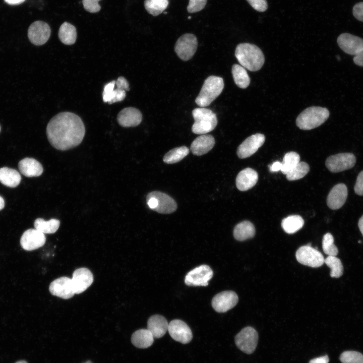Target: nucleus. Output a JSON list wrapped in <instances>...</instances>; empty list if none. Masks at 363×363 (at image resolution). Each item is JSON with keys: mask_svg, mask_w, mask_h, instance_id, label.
Returning a JSON list of instances; mask_svg holds the SVG:
<instances>
[{"mask_svg": "<svg viewBox=\"0 0 363 363\" xmlns=\"http://www.w3.org/2000/svg\"><path fill=\"white\" fill-rule=\"evenodd\" d=\"M337 43L343 51L350 55H355L363 49V39L347 33L340 35Z\"/></svg>", "mask_w": 363, "mask_h": 363, "instance_id": "nucleus-17", "label": "nucleus"}, {"mask_svg": "<svg viewBox=\"0 0 363 363\" xmlns=\"http://www.w3.org/2000/svg\"><path fill=\"white\" fill-rule=\"evenodd\" d=\"M5 207V201L4 199L0 196V210L3 209Z\"/></svg>", "mask_w": 363, "mask_h": 363, "instance_id": "nucleus-52", "label": "nucleus"}, {"mask_svg": "<svg viewBox=\"0 0 363 363\" xmlns=\"http://www.w3.org/2000/svg\"><path fill=\"white\" fill-rule=\"evenodd\" d=\"M353 62L357 66L363 67V49L354 56Z\"/></svg>", "mask_w": 363, "mask_h": 363, "instance_id": "nucleus-48", "label": "nucleus"}, {"mask_svg": "<svg viewBox=\"0 0 363 363\" xmlns=\"http://www.w3.org/2000/svg\"><path fill=\"white\" fill-rule=\"evenodd\" d=\"M168 331L174 340L183 344L190 342L193 338L190 327L180 320H173L168 323Z\"/></svg>", "mask_w": 363, "mask_h": 363, "instance_id": "nucleus-14", "label": "nucleus"}, {"mask_svg": "<svg viewBox=\"0 0 363 363\" xmlns=\"http://www.w3.org/2000/svg\"><path fill=\"white\" fill-rule=\"evenodd\" d=\"M197 46L198 41L196 36L191 33H186L177 39L174 50L181 59L187 61L193 56Z\"/></svg>", "mask_w": 363, "mask_h": 363, "instance_id": "nucleus-7", "label": "nucleus"}, {"mask_svg": "<svg viewBox=\"0 0 363 363\" xmlns=\"http://www.w3.org/2000/svg\"><path fill=\"white\" fill-rule=\"evenodd\" d=\"M116 88L124 90L125 91H129V84L127 80L123 76L119 77L115 83Z\"/></svg>", "mask_w": 363, "mask_h": 363, "instance_id": "nucleus-46", "label": "nucleus"}, {"mask_svg": "<svg viewBox=\"0 0 363 363\" xmlns=\"http://www.w3.org/2000/svg\"><path fill=\"white\" fill-rule=\"evenodd\" d=\"M46 240L44 233L34 228L26 230L21 236L20 245L26 251H33L42 247Z\"/></svg>", "mask_w": 363, "mask_h": 363, "instance_id": "nucleus-15", "label": "nucleus"}, {"mask_svg": "<svg viewBox=\"0 0 363 363\" xmlns=\"http://www.w3.org/2000/svg\"><path fill=\"white\" fill-rule=\"evenodd\" d=\"M142 119V115L140 111L132 107L123 109L117 116L118 123L123 127H136L141 123Z\"/></svg>", "mask_w": 363, "mask_h": 363, "instance_id": "nucleus-20", "label": "nucleus"}, {"mask_svg": "<svg viewBox=\"0 0 363 363\" xmlns=\"http://www.w3.org/2000/svg\"><path fill=\"white\" fill-rule=\"evenodd\" d=\"M223 88L222 78L215 76L208 77L205 80L195 102L201 107L208 106L221 94Z\"/></svg>", "mask_w": 363, "mask_h": 363, "instance_id": "nucleus-4", "label": "nucleus"}, {"mask_svg": "<svg viewBox=\"0 0 363 363\" xmlns=\"http://www.w3.org/2000/svg\"><path fill=\"white\" fill-rule=\"evenodd\" d=\"M269 167L270 171L272 172L278 171L281 169L282 162L276 161L271 165H269Z\"/></svg>", "mask_w": 363, "mask_h": 363, "instance_id": "nucleus-49", "label": "nucleus"}, {"mask_svg": "<svg viewBox=\"0 0 363 363\" xmlns=\"http://www.w3.org/2000/svg\"><path fill=\"white\" fill-rule=\"evenodd\" d=\"M322 248L324 252L328 256H336L338 250L334 244V238L330 233L324 234L322 240Z\"/></svg>", "mask_w": 363, "mask_h": 363, "instance_id": "nucleus-39", "label": "nucleus"}, {"mask_svg": "<svg viewBox=\"0 0 363 363\" xmlns=\"http://www.w3.org/2000/svg\"><path fill=\"white\" fill-rule=\"evenodd\" d=\"M51 30L46 23L37 21L29 27L28 36L32 43L35 45H41L45 43L50 36Z\"/></svg>", "mask_w": 363, "mask_h": 363, "instance_id": "nucleus-11", "label": "nucleus"}, {"mask_svg": "<svg viewBox=\"0 0 363 363\" xmlns=\"http://www.w3.org/2000/svg\"><path fill=\"white\" fill-rule=\"evenodd\" d=\"M213 275L211 268L206 265L196 267L186 276L185 282L188 286H203L208 284V281Z\"/></svg>", "mask_w": 363, "mask_h": 363, "instance_id": "nucleus-10", "label": "nucleus"}, {"mask_svg": "<svg viewBox=\"0 0 363 363\" xmlns=\"http://www.w3.org/2000/svg\"><path fill=\"white\" fill-rule=\"evenodd\" d=\"M300 157L295 152L286 153L283 159L281 171L286 174L291 171L300 161Z\"/></svg>", "mask_w": 363, "mask_h": 363, "instance_id": "nucleus-37", "label": "nucleus"}, {"mask_svg": "<svg viewBox=\"0 0 363 363\" xmlns=\"http://www.w3.org/2000/svg\"><path fill=\"white\" fill-rule=\"evenodd\" d=\"M255 234V228L249 221H243L238 223L233 230L234 238L239 241H244L252 238Z\"/></svg>", "mask_w": 363, "mask_h": 363, "instance_id": "nucleus-29", "label": "nucleus"}, {"mask_svg": "<svg viewBox=\"0 0 363 363\" xmlns=\"http://www.w3.org/2000/svg\"><path fill=\"white\" fill-rule=\"evenodd\" d=\"M347 195V189L345 184L340 183L336 185L327 196V206L332 210L340 208L346 202Z\"/></svg>", "mask_w": 363, "mask_h": 363, "instance_id": "nucleus-19", "label": "nucleus"}, {"mask_svg": "<svg viewBox=\"0 0 363 363\" xmlns=\"http://www.w3.org/2000/svg\"><path fill=\"white\" fill-rule=\"evenodd\" d=\"M258 341L257 332L250 326L243 328L235 337L236 346L247 354H251L255 350Z\"/></svg>", "mask_w": 363, "mask_h": 363, "instance_id": "nucleus-8", "label": "nucleus"}, {"mask_svg": "<svg viewBox=\"0 0 363 363\" xmlns=\"http://www.w3.org/2000/svg\"><path fill=\"white\" fill-rule=\"evenodd\" d=\"M49 290L52 295L64 299L70 298L75 294L72 279L67 277H59L53 281Z\"/></svg>", "mask_w": 363, "mask_h": 363, "instance_id": "nucleus-16", "label": "nucleus"}, {"mask_svg": "<svg viewBox=\"0 0 363 363\" xmlns=\"http://www.w3.org/2000/svg\"><path fill=\"white\" fill-rule=\"evenodd\" d=\"M189 153V149L183 146L173 148L166 153L163 157V161L167 164H173L179 162Z\"/></svg>", "mask_w": 363, "mask_h": 363, "instance_id": "nucleus-34", "label": "nucleus"}, {"mask_svg": "<svg viewBox=\"0 0 363 363\" xmlns=\"http://www.w3.org/2000/svg\"><path fill=\"white\" fill-rule=\"evenodd\" d=\"M355 162L356 158L352 153H341L330 156L325 164L330 171L336 173L352 168Z\"/></svg>", "mask_w": 363, "mask_h": 363, "instance_id": "nucleus-9", "label": "nucleus"}, {"mask_svg": "<svg viewBox=\"0 0 363 363\" xmlns=\"http://www.w3.org/2000/svg\"><path fill=\"white\" fill-rule=\"evenodd\" d=\"M265 140V136L260 133L249 137L238 146L237 150L238 156L242 159L251 156L263 145Z\"/></svg>", "mask_w": 363, "mask_h": 363, "instance_id": "nucleus-13", "label": "nucleus"}, {"mask_svg": "<svg viewBox=\"0 0 363 363\" xmlns=\"http://www.w3.org/2000/svg\"><path fill=\"white\" fill-rule=\"evenodd\" d=\"M329 116V111L326 108L312 106L305 109L298 115L296 124L301 130H312L323 124Z\"/></svg>", "mask_w": 363, "mask_h": 363, "instance_id": "nucleus-3", "label": "nucleus"}, {"mask_svg": "<svg viewBox=\"0 0 363 363\" xmlns=\"http://www.w3.org/2000/svg\"><path fill=\"white\" fill-rule=\"evenodd\" d=\"M192 115L195 122L192 131L196 134H206L213 130L217 126L216 115L208 108H196L192 111Z\"/></svg>", "mask_w": 363, "mask_h": 363, "instance_id": "nucleus-5", "label": "nucleus"}, {"mask_svg": "<svg viewBox=\"0 0 363 363\" xmlns=\"http://www.w3.org/2000/svg\"><path fill=\"white\" fill-rule=\"evenodd\" d=\"M16 363H27V362L25 360H19V361L16 362Z\"/></svg>", "mask_w": 363, "mask_h": 363, "instance_id": "nucleus-53", "label": "nucleus"}, {"mask_svg": "<svg viewBox=\"0 0 363 363\" xmlns=\"http://www.w3.org/2000/svg\"><path fill=\"white\" fill-rule=\"evenodd\" d=\"M85 134L82 119L71 112L57 114L50 120L46 127L48 141L54 148L62 151L78 146Z\"/></svg>", "mask_w": 363, "mask_h": 363, "instance_id": "nucleus-1", "label": "nucleus"}, {"mask_svg": "<svg viewBox=\"0 0 363 363\" xmlns=\"http://www.w3.org/2000/svg\"><path fill=\"white\" fill-rule=\"evenodd\" d=\"M154 337L148 329H141L135 331L131 337V342L136 347L146 348L153 343Z\"/></svg>", "mask_w": 363, "mask_h": 363, "instance_id": "nucleus-27", "label": "nucleus"}, {"mask_svg": "<svg viewBox=\"0 0 363 363\" xmlns=\"http://www.w3.org/2000/svg\"><path fill=\"white\" fill-rule=\"evenodd\" d=\"M304 224V219L297 215L289 216L284 218L281 222L282 228L288 234L296 232L302 227Z\"/></svg>", "mask_w": 363, "mask_h": 363, "instance_id": "nucleus-32", "label": "nucleus"}, {"mask_svg": "<svg viewBox=\"0 0 363 363\" xmlns=\"http://www.w3.org/2000/svg\"><path fill=\"white\" fill-rule=\"evenodd\" d=\"M58 37L60 41L65 44H74L77 39L75 27L69 23L64 22L59 29Z\"/></svg>", "mask_w": 363, "mask_h": 363, "instance_id": "nucleus-30", "label": "nucleus"}, {"mask_svg": "<svg viewBox=\"0 0 363 363\" xmlns=\"http://www.w3.org/2000/svg\"><path fill=\"white\" fill-rule=\"evenodd\" d=\"M168 4V0H145L144 7L148 13L156 16L166 9Z\"/></svg>", "mask_w": 363, "mask_h": 363, "instance_id": "nucleus-35", "label": "nucleus"}, {"mask_svg": "<svg viewBox=\"0 0 363 363\" xmlns=\"http://www.w3.org/2000/svg\"><path fill=\"white\" fill-rule=\"evenodd\" d=\"M21 173L27 177L39 176L43 172L42 165L36 159L32 158H25L18 164Z\"/></svg>", "mask_w": 363, "mask_h": 363, "instance_id": "nucleus-25", "label": "nucleus"}, {"mask_svg": "<svg viewBox=\"0 0 363 363\" xmlns=\"http://www.w3.org/2000/svg\"><path fill=\"white\" fill-rule=\"evenodd\" d=\"M214 144L215 140L212 135L203 134L193 141L190 149L193 154L201 156L211 150Z\"/></svg>", "mask_w": 363, "mask_h": 363, "instance_id": "nucleus-23", "label": "nucleus"}, {"mask_svg": "<svg viewBox=\"0 0 363 363\" xmlns=\"http://www.w3.org/2000/svg\"><path fill=\"white\" fill-rule=\"evenodd\" d=\"M354 190L357 195L363 196V170L360 171L357 175Z\"/></svg>", "mask_w": 363, "mask_h": 363, "instance_id": "nucleus-44", "label": "nucleus"}, {"mask_svg": "<svg viewBox=\"0 0 363 363\" xmlns=\"http://www.w3.org/2000/svg\"><path fill=\"white\" fill-rule=\"evenodd\" d=\"M25 0H5V1L10 5H18L24 2Z\"/></svg>", "mask_w": 363, "mask_h": 363, "instance_id": "nucleus-50", "label": "nucleus"}, {"mask_svg": "<svg viewBox=\"0 0 363 363\" xmlns=\"http://www.w3.org/2000/svg\"><path fill=\"white\" fill-rule=\"evenodd\" d=\"M207 0H189L187 6L189 13H193L203 10L206 6Z\"/></svg>", "mask_w": 363, "mask_h": 363, "instance_id": "nucleus-41", "label": "nucleus"}, {"mask_svg": "<svg viewBox=\"0 0 363 363\" xmlns=\"http://www.w3.org/2000/svg\"><path fill=\"white\" fill-rule=\"evenodd\" d=\"M0 131H1V127H0Z\"/></svg>", "mask_w": 363, "mask_h": 363, "instance_id": "nucleus-56", "label": "nucleus"}, {"mask_svg": "<svg viewBox=\"0 0 363 363\" xmlns=\"http://www.w3.org/2000/svg\"><path fill=\"white\" fill-rule=\"evenodd\" d=\"M310 167L305 162H299L286 175L288 180H295L304 177L309 171Z\"/></svg>", "mask_w": 363, "mask_h": 363, "instance_id": "nucleus-38", "label": "nucleus"}, {"mask_svg": "<svg viewBox=\"0 0 363 363\" xmlns=\"http://www.w3.org/2000/svg\"><path fill=\"white\" fill-rule=\"evenodd\" d=\"M232 75L235 84L242 89L246 88L250 83V77L243 66L234 64L232 67Z\"/></svg>", "mask_w": 363, "mask_h": 363, "instance_id": "nucleus-31", "label": "nucleus"}, {"mask_svg": "<svg viewBox=\"0 0 363 363\" xmlns=\"http://www.w3.org/2000/svg\"><path fill=\"white\" fill-rule=\"evenodd\" d=\"M358 225L360 231L361 232L363 236V215L358 220Z\"/></svg>", "mask_w": 363, "mask_h": 363, "instance_id": "nucleus-51", "label": "nucleus"}, {"mask_svg": "<svg viewBox=\"0 0 363 363\" xmlns=\"http://www.w3.org/2000/svg\"><path fill=\"white\" fill-rule=\"evenodd\" d=\"M149 194L156 200L157 205L154 211L159 213L169 214L176 210V202L168 195L159 191H153Z\"/></svg>", "mask_w": 363, "mask_h": 363, "instance_id": "nucleus-21", "label": "nucleus"}, {"mask_svg": "<svg viewBox=\"0 0 363 363\" xmlns=\"http://www.w3.org/2000/svg\"><path fill=\"white\" fill-rule=\"evenodd\" d=\"M324 263L331 269L330 276L339 278L343 273V267L341 260L334 256H328L325 259Z\"/></svg>", "mask_w": 363, "mask_h": 363, "instance_id": "nucleus-36", "label": "nucleus"}, {"mask_svg": "<svg viewBox=\"0 0 363 363\" xmlns=\"http://www.w3.org/2000/svg\"><path fill=\"white\" fill-rule=\"evenodd\" d=\"M100 0H82L84 9L90 13H96L100 10L101 7L98 4Z\"/></svg>", "mask_w": 363, "mask_h": 363, "instance_id": "nucleus-42", "label": "nucleus"}, {"mask_svg": "<svg viewBox=\"0 0 363 363\" xmlns=\"http://www.w3.org/2000/svg\"><path fill=\"white\" fill-rule=\"evenodd\" d=\"M238 300L233 291H224L215 295L212 300L213 308L218 313H224L233 308Z\"/></svg>", "mask_w": 363, "mask_h": 363, "instance_id": "nucleus-12", "label": "nucleus"}, {"mask_svg": "<svg viewBox=\"0 0 363 363\" xmlns=\"http://www.w3.org/2000/svg\"><path fill=\"white\" fill-rule=\"evenodd\" d=\"M295 257L299 263L313 268L321 266L325 261L322 253L312 247L311 244L300 247L297 250Z\"/></svg>", "mask_w": 363, "mask_h": 363, "instance_id": "nucleus-6", "label": "nucleus"}, {"mask_svg": "<svg viewBox=\"0 0 363 363\" xmlns=\"http://www.w3.org/2000/svg\"><path fill=\"white\" fill-rule=\"evenodd\" d=\"M60 222L56 219H51L46 221L42 218H37L34 223L35 229L44 234L55 233L59 228Z\"/></svg>", "mask_w": 363, "mask_h": 363, "instance_id": "nucleus-33", "label": "nucleus"}, {"mask_svg": "<svg viewBox=\"0 0 363 363\" xmlns=\"http://www.w3.org/2000/svg\"><path fill=\"white\" fill-rule=\"evenodd\" d=\"M235 56L241 66L252 72L259 70L265 62L264 55L260 48L248 43L238 44L235 48Z\"/></svg>", "mask_w": 363, "mask_h": 363, "instance_id": "nucleus-2", "label": "nucleus"}, {"mask_svg": "<svg viewBox=\"0 0 363 363\" xmlns=\"http://www.w3.org/2000/svg\"><path fill=\"white\" fill-rule=\"evenodd\" d=\"M258 180L257 171L252 168H246L238 173L236 178V186L239 191H246L253 188Z\"/></svg>", "mask_w": 363, "mask_h": 363, "instance_id": "nucleus-22", "label": "nucleus"}, {"mask_svg": "<svg viewBox=\"0 0 363 363\" xmlns=\"http://www.w3.org/2000/svg\"><path fill=\"white\" fill-rule=\"evenodd\" d=\"M168 323L162 316L155 315L152 316L148 320L147 329L151 332L154 338L162 337L168 331Z\"/></svg>", "mask_w": 363, "mask_h": 363, "instance_id": "nucleus-24", "label": "nucleus"}, {"mask_svg": "<svg viewBox=\"0 0 363 363\" xmlns=\"http://www.w3.org/2000/svg\"><path fill=\"white\" fill-rule=\"evenodd\" d=\"M21 180V175L17 170L7 167L0 168V182L5 186L10 188L16 187Z\"/></svg>", "mask_w": 363, "mask_h": 363, "instance_id": "nucleus-28", "label": "nucleus"}, {"mask_svg": "<svg viewBox=\"0 0 363 363\" xmlns=\"http://www.w3.org/2000/svg\"><path fill=\"white\" fill-rule=\"evenodd\" d=\"M329 358L327 355L316 357L310 360L309 363H328Z\"/></svg>", "mask_w": 363, "mask_h": 363, "instance_id": "nucleus-47", "label": "nucleus"}, {"mask_svg": "<svg viewBox=\"0 0 363 363\" xmlns=\"http://www.w3.org/2000/svg\"><path fill=\"white\" fill-rule=\"evenodd\" d=\"M250 5L256 11L264 12L267 9L266 0H247Z\"/></svg>", "mask_w": 363, "mask_h": 363, "instance_id": "nucleus-43", "label": "nucleus"}, {"mask_svg": "<svg viewBox=\"0 0 363 363\" xmlns=\"http://www.w3.org/2000/svg\"><path fill=\"white\" fill-rule=\"evenodd\" d=\"M71 279L75 294H79L92 284L93 276L88 269L80 268L74 271Z\"/></svg>", "mask_w": 363, "mask_h": 363, "instance_id": "nucleus-18", "label": "nucleus"}, {"mask_svg": "<svg viewBox=\"0 0 363 363\" xmlns=\"http://www.w3.org/2000/svg\"><path fill=\"white\" fill-rule=\"evenodd\" d=\"M84 363H92V362H90V361H86V362H84Z\"/></svg>", "mask_w": 363, "mask_h": 363, "instance_id": "nucleus-54", "label": "nucleus"}, {"mask_svg": "<svg viewBox=\"0 0 363 363\" xmlns=\"http://www.w3.org/2000/svg\"><path fill=\"white\" fill-rule=\"evenodd\" d=\"M191 17L190 16L188 17V19H191Z\"/></svg>", "mask_w": 363, "mask_h": 363, "instance_id": "nucleus-55", "label": "nucleus"}, {"mask_svg": "<svg viewBox=\"0 0 363 363\" xmlns=\"http://www.w3.org/2000/svg\"><path fill=\"white\" fill-rule=\"evenodd\" d=\"M353 14L355 18L363 22V2L357 3L353 7Z\"/></svg>", "mask_w": 363, "mask_h": 363, "instance_id": "nucleus-45", "label": "nucleus"}, {"mask_svg": "<svg viewBox=\"0 0 363 363\" xmlns=\"http://www.w3.org/2000/svg\"><path fill=\"white\" fill-rule=\"evenodd\" d=\"M339 359L342 363H363V354L356 351H345Z\"/></svg>", "mask_w": 363, "mask_h": 363, "instance_id": "nucleus-40", "label": "nucleus"}, {"mask_svg": "<svg viewBox=\"0 0 363 363\" xmlns=\"http://www.w3.org/2000/svg\"><path fill=\"white\" fill-rule=\"evenodd\" d=\"M115 83L116 81L113 80L104 85L102 93V99L104 102H108L110 104L122 101L126 97L125 90L118 88L114 89Z\"/></svg>", "mask_w": 363, "mask_h": 363, "instance_id": "nucleus-26", "label": "nucleus"}]
</instances>
